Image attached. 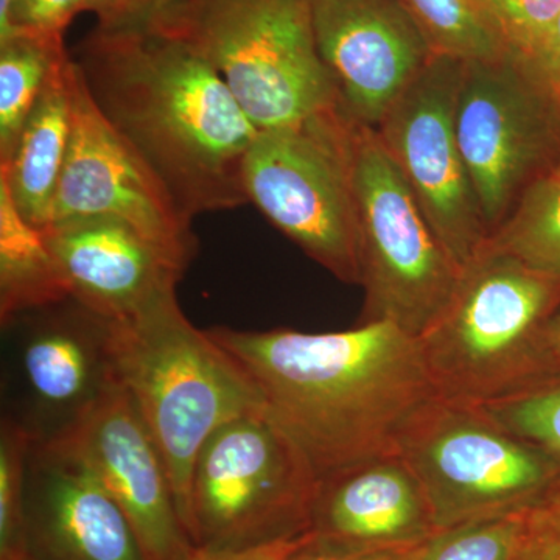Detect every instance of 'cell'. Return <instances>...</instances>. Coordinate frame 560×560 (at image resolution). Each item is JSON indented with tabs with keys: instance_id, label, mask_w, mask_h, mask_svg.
Returning <instances> with one entry per match:
<instances>
[{
	"instance_id": "obj_1",
	"label": "cell",
	"mask_w": 560,
	"mask_h": 560,
	"mask_svg": "<svg viewBox=\"0 0 560 560\" xmlns=\"http://www.w3.org/2000/svg\"><path fill=\"white\" fill-rule=\"evenodd\" d=\"M208 331L241 364L319 480L397 453L408 420L438 397L419 338L386 320L324 334Z\"/></svg>"
},
{
	"instance_id": "obj_2",
	"label": "cell",
	"mask_w": 560,
	"mask_h": 560,
	"mask_svg": "<svg viewBox=\"0 0 560 560\" xmlns=\"http://www.w3.org/2000/svg\"><path fill=\"white\" fill-rule=\"evenodd\" d=\"M70 55L103 117L187 215L248 202L243 165L259 130L190 44L97 27Z\"/></svg>"
},
{
	"instance_id": "obj_3",
	"label": "cell",
	"mask_w": 560,
	"mask_h": 560,
	"mask_svg": "<svg viewBox=\"0 0 560 560\" xmlns=\"http://www.w3.org/2000/svg\"><path fill=\"white\" fill-rule=\"evenodd\" d=\"M110 326L117 378L160 448L190 536L191 471L201 448L264 400L241 364L187 319L176 290Z\"/></svg>"
},
{
	"instance_id": "obj_4",
	"label": "cell",
	"mask_w": 560,
	"mask_h": 560,
	"mask_svg": "<svg viewBox=\"0 0 560 560\" xmlns=\"http://www.w3.org/2000/svg\"><path fill=\"white\" fill-rule=\"evenodd\" d=\"M559 311L560 280L488 243L460 270L447 307L419 337L438 396L488 405L559 372L545 345Z\"/></svg>"
},
{
	"instance_id": "obj_5",
	"label": "cell",
	"mask_w": 560,
	"mask_h": 560,
	"mask_svg": "<svg viewBox=\"0 0 560 560\" xmlns=\"http://www.w3.org/2000/svg\"><path fill=\"white\" fill-rule=\"evenodd\" d=\"M150 28L190 44L259 131L341 106L316 47L311 0H179Z\"/></svg>"
},
{
	"instance_id": "obj_6",
	"label": "cell",
	"mask_w": 560,
	"mask_h": 560,
	"mask_svg": "<svg viewBox=\"0 0 560 560\" xmlns=\"http://www.w3.org/2000/svg\"><path fill=\"white\" fill-rule=\"evenodd\" d=\"M319 477L265 408L221 425L190 482L195 548L242 550L311 533Z\"/></svg>"
},
{
	"instance_id": "obj_7",
	"label": "cell",
	"mask_w": 560,
	"mask_h": 560,
	"mask_svg": "<svg viewBox=\"0 0 560 560\" xmlns=\"http://www.w3.org/2000/svg\"><path fill=\"white\" fill-rule=\"evenodd\" d=\"M350 175L359 223V324H396L419 338L451 302L463 268L456 265L377 130L352 120Z\"/></svg>"
},
{
	"instance_id": "obj_8",
	"label": "cell",
	"mask_w": 560,
	"mask_h": 560,
	"mask_svg": "<svg viewBox=\"0 0 560 560\" xmlns=\"http://www.w3.org/2000/svg\"><path fill=\"white\" fill-rule=\"evenodd\" d=\"M397 455L411 467L438 529L518 514L560 478V466L478 405L434 397L401 430Z\"/></svg>"
},
{
	"instance_id": "obj_9",
	"label": "cell",
	"mask_w": 560,
	"mask_h": 560,
	"mask_svg": "<svg viewBox=\"0 0 560 560\" xmlns=\"http://www.w3.org/2000/svg\"><path fill=\"white\" fill-rule=\"evenodd\" d=\"M352 120L338 106L294 127L259 131L243 165V187L248 202L312 260L360 285Z\"/></svg>"
},
{
	"instance_id": "obj_10",
	"label": "cell",
	"mask_w": 560,
	"mask_h": 560,
	"mask_svg": "<svg viewBox=\"0 0 560 560\" xmlns=\"http://www.w3.org/2000/svg\"><path fill=\"white\" fill-rule=\"evenodd\" d=\"M455 127L492 235L560 164V92L511 51L464 61Z\"/></svg>"
},
{
	"instance_id": "obj_11",
	"label": "cell",
	"mask_w": 560,
	"mask_h": 560,
	"mask_svg": "<svg viewBox=\"0 0 560 560\" xmlns=\"http://www.w3.org/2000/svg\"><path fill=\"white\" fill-rule=\"evenodd\" d=\"M2 418L33 444L68 436L119 383L110 320L70 300L2 324Z\"/></svg>"
},
{
	"instance_id": "obj_12",
	"label": "cell",
	"mask_w": 560,
	"mask_h": 560,
	"mask_svg": "<svg viewBox=\"0 0 560 560\" xmlns=\"http://www.w3.org/2000/svg\"><path fill=\"white\" fill-rule=\"evenodd\" d=\"M463 66L458 58L434 55L375 128L431 228L460 268L490 238L456 136Z\"/></svg>"
},
{
	"instance_id": "obj_13",
	"label": "cell",
	"mask_w": 560,
	"mask_h": 560,
	"mask_svg": "<svg viewBox=\"0 0 560 560\" xmlns=\"http://www.w3.org/2000/svg\"><path fill=\"white\" fill-rule=\"evenodd\" d=\"M70 114L68 158L50 224L84 217L121 221L189 267L197 253L194 219L103 117L73 60Z\"/></svg>"
},
{
	"instance_id": "obj_14",
	"label": "cell",
	"mask_w": 560,
	"mask_h": 560,
	"mask_svg": "<svg viewBox=\"0 0 560 560\" xmlns=\"http://www.w3.org/2000/svg\"><path fill=\"white\" fill-rule=\"evenodd\" d=\"M61 444L80 456L127 515L147 560H189L194 555L175 490L145 420L120 382Z\"/></svg>"
},
{
	"instance_id": "obj_15",
	"label": "cell",
	"mask_w": 560,
	"mask_h": 560,
	"mask_svg": "<svg viewBox=\"0 0 560 560\" xmlns=\"http://www.w3.org/2000/svg\"><path fill=\"white\" fill-rule=\"evenodd\" d=\"M313 33L341 108L377 128L433 60L429 40L396 0H311Z\"/></svg>"
},
{
	"instance_id": "obj_16",
	"label": "cell",
	"mask_w": 560,
	"mask_h": 560,
	"mask_svg": "<svg viewBox=\"0 0 560 560\" xmlns=\"http://www.w3.org/2000/svg\"><path fill=\"white\" fill-rule=\"evenodd\" d=\"M25 539L33 560H147L119 504L61 444H32Z\"/></svg>"
},
{
	"instance_id": "obj_17",
	"label": "cell",
	"mask_w": 560,
	"mask_h": 560,
	"mask_svg": "<svg viewBox=\"0 0 560 560\" xmlns=\"http://www.w3.org/2000/svg\"><path fill=\"white\" fill-rule=\"evenodd\" d=\"M70 298L108 320L131 318L176 290L187 267L121 221L84 217L43 230Z\"/></svg>"
},
{
	"instance_id": "obj_18",
	"label": "cell",
	"mask_w": 560,
	"mask_h": 560,
	"mask_svg": "<svg viewBox=\"0 0 560 560\" xmlns=\"http://www.w3.org/2000/svg\"><path fill=\"white\" fill-rule=\"evenodd\" d=\"M438 530L425 490L397 453L319 480L311 528L318 544L400 550L418 547Z\"/></svg>"
},
{
	"instance_id": "obj_19",
	"label": "cell",
	"mask_w": 560,
	"mask_h": 560,
	"mask_svg": "<svg viewBox=\"0 0 560 560\" xmlns=\"http://www.w3.org/2000/svg\"><path fill=\"white\" fill-rule=\"evenodd\" d=\"M70 66L69 51L51 70L9 160L0 162V180L9 187L21 215L39 230L50 224L68 158Z\"/></svg>"
},
{
	"instance_id": "obj_20",
	"label": "cell",
	"mask_w": 560,
	"mask_h": 560,
	"mask_svg": "<svg viewBox=\"0 0 560 560\" xmlns=\"http://www.w3.org/2000/svg\"><path fill=\"white\" fill-rule=\"evenodd\" d=\"M70 300L43 230L21 215L0 180V323Z\"/></svg>"
},
{
	"instance_id": "obj_21",
	"label": "cell",
	"mask_w": 560,
	"mask_h": 560,
	"mask_svg": "<svg viewBox=\"0 0 560 560\" xmlns=\"http://www.w3.org/2000/svg\"><path fill=\"white\" fill-rule=\"evenodd\" d=\"M62 36L18 32L0 43V162L9 160L51 70L69 55Z\"/></svg>"
},
{
	"instance_id": "obj_22",
	"label": "cell",
	"mask_w": 560,
	"mask_h": 560,
	"mask_svg": "<svg viewBox=\"0 0 560 560\" xmlns=\"http://www.w3.org/2000/svg\"><path fill=\"white\" fill-rule=\"evenodd\" d=\"M429 40L434 55L463 61L510 54L488 0H396Z\"/></svg>"
},
{
	"instance_id": "obj_23",
	"label": "cell",
	"mask_w": 560,
	"mask_h": 560,
	"mask_svg": "<svg viewBox=\"0 0 560 560\" xmlns=\"http://www.w3.org/2000/svg\"><path fill=\"white\" fill-rule=\"evenodd\" d=\"M488 243L560 280V179L550 175L534 183Z\"/></svg>"
},
{
	"instance_id": "obj_24",
	"label": "cell",
	"mask_w": 560,
	"mask_h": 560,
	"mask_svg": "<svg viewBox=\"0 0 560 560\" xmlns=\"http://www.w3.org/2000/svg\"><path fill=\"white\" fill-rule=\"evenodd\" d=\"M478 407L560 466V371L522 393Z\"/></svg>"
},
{
	"instance_id": "obj_25",
	"label": "cell",
	"mask_w": 560,
	"mask_h": 560,
	"mask_svg": "<svg viewBox=\"0 0 560 560\" xmlns=\"http://www.w3.org/2000/svg\"><path fill=\"white\" fill-rule=\"evenodd\" d=\"M32 440L20 427L0 423V560L27 558L25 475Z\"/></svg>"
},
{
	"instance_id": "obj_26",
	"label": "cell",
	"mask_w": 560,
	"mask_h": 560,
	"mask_svg": "<svg viewBox=\"0 0 560 560\" xmlns=\"http://www.w3.org/2000/svg\"><path fill=\"white\" fill-rule=\"evenodd\" d=\"M525 511L441 529L419 545L411 560H511Z\"/></svg>"
},
{
	"instance_id": "obj_27",
	"label": "cell",
	"mask_w": 560,
	"mask_h": 560,
	"mask_svg": "<svg viewBox=\"0 0 560 560\" xmlns=\"http://www.w3.org/2000/svg\"><path fill=\"white\" fill-rule=\"evenodd\" d=\"M511 54L529 60L560 14V0H488Z\"/></svg>"
},
{
	"instance_id": "obj_28",
	"label": "cell",
	"mask_w": 560,
	"mask_h": 560,
	"mask_svg": "<svg viewBox=\"0 0 560 560\" xmlns=\"http://www.w3.org/2000/svg\"><path fill=\"white\" fill-rule=\"evenodd\" d=\"M511 560H560V478L525 511Z\"/></svg>"
},
{
	"instance_id": "obj_29",
	"label": "cell",
	"mask_w": 560,
	"mask_h": 560,
	"mask_svg": "<svg viewBox=\"0 0 560 560\" xmlns=\"http://www.w3.org/2000/svg\"><path fill=\"white\" fill-rule=\"evenodd\" d=\"M83 11H88V0H14L10 38L18 32L65 35L73 18Z\"/></svg>"
},
{
	"instance_id": "obj_30",
	"label": "cell",
	"mask_w": 560,
	"mask_h": 560,
	"mask_svg": "<svg viewBox=\"0 0 560 560\" xmlns=\"http://www.w3.org/2000/svg\"><path fill=\"white\" fill-rule=\"evenodd\" d=\"M179 0H117L97 27L105 31H142L156 25Z\"/></svg>"
},
{
	"instance_id": "obj_31",
	"label": "cell",
	"mask_w": 560,
	"mask_h": 560,
	"mask_svg": "<svg viewBox=\"0 0 560 560\" xmlns=\"http://www.w3.org/2000/svg\"><path fill=\"white\" fill-rule=\"evenodd\" d=\"M313 540V534L290 537L259 545V547L242 548V550H212L197 548L189 560H287L293 552Z\"/></svg>"
},
{
	"instance_id": "obj_32",
	"label": "cell",
	"mask_w": 560,
	"mask_h": 560,
	"mask_svg": "<svg viewBox=\"0 0 560 560\" xmlns=\"http://www.w3.org/2000/svg\"><path fill=\"white\" fill-rule=\"evenodd\" d=\"M418 547L400 548V550H345V548L318 544L313 539L287 560H411Z\"/></svg>"
},
{
	"instance_id": "obj_33",
	"label": "cell",
	"mask_w": 560,
	"mask_h": 560,
	"mask_svg": "<svg viewBox=\"0 0 560 560\" xmlns=\"http://www.w3.org/2000/svg\"><path fill=\"white\" fill-rule=\"evenodd\" d=\"M523 61L539 79L560 92V14L536 54Z\"/></svg>"
},
{
	"instance_id": "obj_34",
	"label": "cell",
	"mask_w": 560,
	"mask_h": 560,
	"mask_svg": "<svg viewBox=\"0 0 560 560\" xmlns=\"http://www.w3.org/2000/svg\"><path fill=\"white\" fill-rule=\"evenodd\" d=\"M545 345H547L556 370L560 371V311L548 323L547 330H545Z\"/></svg>"
},
{
	"instance_id": "obj_35",
	"label": "cell",
	"mask_w": 560,
	"mask_h": 560,
	"mask_svg": "<svg viewBox=\"0 0 560 560\" xmlns=\"http://www.w3.org/2000/svg\"><path fill=\"white\" fill-rule=\"evenodd\" d=\"M14 0H0V43L10 38V16Z\"/></svg>"
},
{
	"instance_id": "obj_36",
	"label": "cell",
	"mask_w": 560,
	"mask_h": 560,
	"mask_svg": "<svg viewBox=\"0 0 560 560\" xmlns=\"http://www.w3.org/2000/svg\"><path fill=\"white\" fill-rule=\"evenodd\" d=\"M116 2L117 0H88V11L94 13L97 21H101L116 5Z\"/></svg>"
},
{
	"instance_id": "obj_37",
	"label": "cell",
	"mask_w": 560,
	"mask_h": 560,
	"mask_svg": "<svg viewBox=\"0 0 560 560\" xmlns=\"http://www.w3.org/2000/svg\"><path fill=\"white\" fill-rule=\"evenodd\" d=\"M552 176H556V178L560 179V164L558 165V168H556V172L552 173Z\"/></svg>"
},
{
	"instance_id": "obj_38",
	"label": "cell",
	"mask_w": 560,
	"mask_h": 560,
	"mask_svg": "<svg viewBox=\"0 0 560 560\" xmlns=\"http://www.w3.org/2000/svg\"><path fill=\"white\" fill-rule=\"evenodd\" d=\"M24 560H33V559L31 558V556H27V558H25Z\"/></svg>"
}]
</instances>
